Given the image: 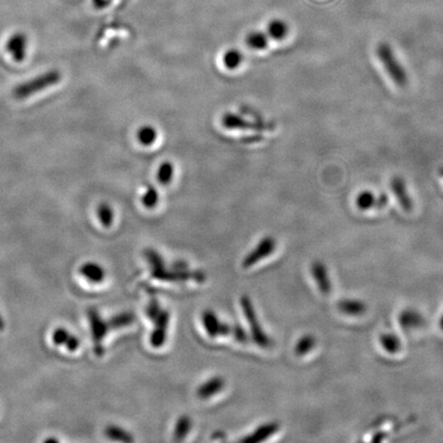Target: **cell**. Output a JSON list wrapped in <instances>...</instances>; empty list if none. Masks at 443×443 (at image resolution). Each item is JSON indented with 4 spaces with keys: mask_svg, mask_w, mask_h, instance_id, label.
Returning <instances> with one entry per match:
<instances>
[{
    "mask_svg": "<svg viewBox=\"0 0 443 443\" xmlns=\"http://www.w3.org/2000/svg\"><path fill=\"white\" fill-rule=\"evenodd\" d=\"M375 56L393 84L398 88H405L408 84L407 73L405 67L397 60L392 47L388 43L381 42L375 49Z\"/></svg>",
    "mask_w": 443,
    "mask_h": 443,
    "instance_id": "cell-1",
    "label": "cell"
},
{
    "mask_svg": "<svg viewBox=\"0 0 443 443\" xmlns=\"http://www.w3.org/2000/svg\"><path fill=\"white\" fill-rule=\"evenodd\" d=\"M241 308H242L243 314L247 318L251 329V336L254 342L261 348L267 349L272 346V340L269 338L268 334L264 332L263 327L258 322L257 313H256L255 307H254L253 302L247 297V295H242L240 299Z\"/></svg>",
    "mask_w": 443,
    "mask_h": 443,
    "instance_id": "cell-2",
    "label": "cell"
},
{
    "mask_svg": "<svg viewBox=\"0 0 443 443\" xmlns=\"http://www.w3.org/2000/svg\"><path fill=\"white\" fill-rule=\"evenodd\" d=\"M152 277L162 281L185 282L188 280H194L197 283H203L206 280V274L201 270H184L177 271L173 269L164 268L151 270Z\"/></svg>",
    "mask_w": 443,
    "mask_h": 443,
    "instance_id": "cell-3",
    "label": "cell"
},
{
    "mask_svg": "<svg viewBox=\"0 0 443 443\" xmlns=\"http://www.w3.org/2000/svg\"><path fill=\"white\" fill-rule=\"evenodd\" d=\"M275 247H277V241L272 236H266V238H263L258 243L257 247L253 251H249L243 258V268H251L254 265L258 264L263 258L269 257L275 251Z\"/></svg>",
    "mask_w": 443,
    "mask_h": 443,
    "instance_id": "cell-4",
    "label": "cell"
},
{
    "mask_svg": "<svg viewBox=\"0 0 443 443\" xmlns=\"http://www.w3.org/2000/svg\"><path fill=\"white\" fill-rule=\"evenodd\" d=\"M28 45L27 36L17 32L6 40V51L14 62L22 63L27 58Z\"/></svg>",
    "mask_w": 443,
    "mask_h": 443,
    "instance_id": "cell-5",
    "label": "cell"
},
{
    "mask_svg": "<svg viewBox=\"0 0 443 443\" xmlns=\"http://www.w3.org/2000/svg\"><path fill=\"white\" fill-rule=\"evenodd\" d=\"M169 318H171L169 312L162 309L160 315L154 319L153 322L155 327L150 336V344L153 348H162L166 344Z\"/></svg>",
    "mask_w": 443,
    "mask_h": 443,
    "instance_id": "cell-6",
    "label": "cell"
},
{
    "mask_svg": "<svg viewBox=\"0 0 443 443\" xmlns=\"http://www.w3.org/2000/svg\"><path fill=\"white\" fill-rule=\"evenodd\" d=\"M59 78H60V75L56 72L43 74L42 76H39L36 79L32 80L33 84H27L20 86L18 92H16V95H18V97H27V95L38 92V88H36V86H40L43 90L47 86L56 84Z\"/></svg>",
    "mask_w": 443,
    "mask_h": 443,
    "instance_id": "cell-7",
    "label": "cell"
},
{
    "mask_svg": "<svg viewBox=\"0 0 443 443\" xmlns=\"http://www.w3.org/2000/svg\"><path fill=\"white\" fill-rule=\"evenodd\" d=\"M390 188L393 194L396 197L401 208L405 212H412L414 208V203H412V197L408 194L407 187L405 180L399 177H394L390 182Z\"/></svg>",
    "mask_w": 443,
    "mask_h": 443,
    "instance_id": "cell-8",
    "label": "cell"
},
{
    "mask_svg": "<svg viewBox=\"0 0 443 443\" xmlns=\"http://www.w3.org/2000/svg\"><path fill=\"white\" fill-rule=\"evenodd\" d=\"M387 203L388 199L386 195H381V196L377 197L373 192H369V191H364V192L359 193L357 199H356V205L362 210L383 208Z\"/></svg>",
    "mask_w": 443,
    "mask_h": 443,
    "instance_id": "cell-9",
    "label": "cell"
},
{
    "mask_svg": "<svg viewBox=\"0 0 443 443\" xmlns=\"http://www.w3.org/2000/svg\"><path fill=\"white\" fill-rule=\"evenodd\" d=\"M278 429H279V426H278L277 423H267V424L261 425L253 433L241 440V442L247 443L265 442V440L270 438L271 436L274 435Z\"/></svg>",
    "mask_w": 443,
    "mask_h": 443,
    "instance_id": "cell-10",
    "label": "cell"
},
{
    "mask_svg": "<svg viewBox=\"0 0 443 443\" xmlns=\"http://www.w3.org/2000/svg\"><path fill=\"white\" fill-rule=\"evenodd\" d=\"M224 387H225V381H224L223 378H212V379L204 382L203 384L199 386V388L197 389V396L201 399L210 398V397L215 396V395L221 392Z\"/></svg>",
    "mask_w": 443,
    "mask_h": 443,
    "instance_id": "cell-11",
    "label": "cell"
},
{
    "mask_svg": "<svg viewBox=\"0 0 443 443\" xmlns=\"http://www.w3.org/2000/svg\"><path fill=\"white\" fill-rule=\"evenodd\" d=\"M311 271L315 281H316L317 286H318L319 290H320L322 294H329L332 290V286L325 265L321 262H315L314 264L312 265Z\"/></svg>",
    "mask_w": 443,
    "mask_h": 443,
    "instance_id": "cell-12",
    "label": "cell"
},
{
    "mask_svg": "<svg viewBox=\"0 0 443 443\" xmlns=\"http://www.w3.org/2000/svg\"><path fill=\"white\" fill-rule=\"evenodd\" d=\"M204 329L208 332L210 338H217L220 336L221 321L218 316L212 310H205L201 316Z\"/></svg>",
    "mask_w": 443,
    "mask_h": 443,
    "instance_id": "cell-13",
    "label": "cell"
},
{
    "mask_svg": "<svg viewBox=\"0 0 443 443\" xmlns=\"http://www.w3.org/2000/svg\"><path fill=\"white\" fill-rule=\"evenodd\" d=\"M288 32H290V28L288 24L281 19L271 20L267 25L266 33L274 40H282L288 36Z\"/></svg>",
    "mask_w": 443,
    "mask_h": 443,
    "instance_id": "cell-14",
    "label": "cell"
},
{
    "mask_svg": "<svg viewBox=\"0 0 443 443\" xmlns=\"http://www.w3.org/2000/svg\"><path fill=\"white\" fill-rule=\"evenodd\" d=\"M222 125L228 130H245L255 127L253 123L245 121L240 115L231 112L224 114L223 118H222Z\"/></svg>",
    "mask_w": 443,
    "mask_h": 443,
    "instance_id": "cell-15",
    "label": "cell"
},
{
    "mask_svg": "<svg viewBox=\"0 0 443 443\" xmlns=\"http://www.w3.org/2000/svg\"><path fill=\"white\" fill-rule=\"evenodd\" d=\"M268 34L263 31H251L245 37V43L253 51H264L269 45Z\"/></svg>",
    "mask_w": 443,
    "mask_h": 443,
    "instance_id": "cell-16",
    "label": "cell"
},
{
    "mask_svg": "<svg viewBox=\"0 0 443 443\" xmlns=\"http://www.w3.org/2000/svg\"><path fill=\"white\" fill-rule=\"evenodd\" d=\"M136 138L142 146H152L157 141L158 132L153 125H144L137 130Z\"/></svg>",
    "mask_w": 443,
    "mask_h": 443,
    "instance_id": "cell-17",
    "label": "cell"
},
{
    "mask_svg": "<svg viewBox=\"0 0 443 443\" xmlns=\"http://www.w3.org/2000/svg\"><path fill=\"white\" fill-rule=\"evenodd\" d=\"M243 62V54L240 49H229L224 53L223 64L228 70H236Z\"/></svg>",
    "mask_w": 443,
    "mask_h": 443,
    "instance_id": "cell-18",
    "label": "cell"
},
{
    "mask_svg": "<svg viewBox=\"0 0 443 443\" xmlns=\"http://www.w3.org/2000/svg\"><path fill=\"white\" fill-rule=\"evenodd\" d=\"M173 177H175V166L169 160H164L158 166L157 173H156L158 183L166 186L173 182Z\"/></svg>",
    "mask_w": 443,
    "mask_h": 443,
    "instance_id": "cell-19",
    "label": "cell"
},
{
    "mask_svg": "<svg viewBox=\"0 0 443 443\" xmlns=\"http://www.w3.org/2000/svg\"><path fill=\"white\" fill-rule=\"evenodd\" d=\"M191 428H192V420H191L190 417L186 416V414L180 417L177 423H176L173 440L175 442H183L187 435H188L189 432L191 431Z\"/></svg>",
    "mask_w": 443,
    "mask_h": 443,
    "instance_id": "cell-20",
    "label": "cell"
},
{
    "mask_svg": "<svg viewBox=\"0 0 443 443\" xmlns=\"http://www.w3.org/2000/svg\"><path fill=\"white\" fill-rule=\"evenodd\" d=\"M143 205L148 210H152L157 206L160 203V192L153 185H148L145 192L143 193L142 199H141Z\"/></svg>",
    "mask_w": 443,
    "mask_h": 443,
    "instance_id": "cell-21",
    "label": "cell"
},
{
    "mask_svg": "<svg viewBox=\"0 0 443 443\" xmlns=\"http://www.w3.org/2000/svg\"><path fill=\"white\" fill-rule=\"evenodd\" d=\"M316 341L311 334H305L302 336L299 341H297V345H295V352L297 356H304L311 351L314 348Z\"/></svg>",
    "mask_w": 443,
    "mask_h": 443,
    "instance_id": "cell-22",
    "label": "cell"
},
{
    "mask_svg": "<svg viewBox=\"0 0 443 443\" xmlns=\"http://www.w3.org/2000/svg\"><path fill=\"white\" fill-rule=\"evenodd\" d=\"M98 218L101 222L102 225L105 227H109L112 225L113 219H114V212L108 203H101L98 206L97 210Z\"/></svg>",
    "mask_w": 443,
    "mask_h": 443,
    "instance_id": "cell-23",
    "label": "cell"
},
{
    "mask_svg": "<svg viewBox=\"0 0 443 443\" xmlns=\"http://www.w3.org/2000/svg\"><path fill=\"white\" fill-rule=\"evenodd\" d=\"M145 257H146L148 263H149L151 270H156V269L164 268L166 267V263H164V258L160 255L158 251L155 249H146L145 251Z\"/></svg>",
    "mask_w": 443,
    "mask_h": 443,
    "instance_id": "cell-24",
    "label": "cell"
},
{
    "mask_svg": "<svg viewBox=\"0 0 443 443\" xmlns=\"http://www.w3.org/2000/svg\"><path fill=\"white\" fill-rule=\"evenodd\" d=\"M107 434L112 440H118V442H130L134 440L129 432L125 431V430L121 429V428L110 427L109 429H108Z\"/></svg>",
    "mask_w": 443,
    "mask_h": 443,
    "instance_id": "cell-25",
    "label": "cell"
},
{
    "mask_svg": "<svg viewBox=\"0 0 443 443\" xmlns=\"http://www.w3.org/2000/svg\"><path fill=\"white\" fill-rule=\"evenodd\" d=\"M84 271V274L91 277L90 280L93 282H101L104 279V277H105V272H104L103 269L98 266V265L91 264L90 266H86Z\"/></svg>",
    "mask_w": 443,
    "mask_h": 443,
    "instance_id": "cell-26",
    "label": "cell"
},
{
    "mask_svg": "<svg viewBox=\"0 0 443 443\" xmlns=\"http://www.w3.org/2000/svg\"><path fill=\"white\" fill-rule=\"evenodd\" d=\"M231 334H233L234 339L238 341V343H241V344H245V343L249 342V334H247V331L241 327L240 325L236 323L233 327H231Z\"/></svg>",
    "mask_w": 443,
    "mask_h": 443,
    "instance_id": "cell-27",
    "label": "cell"
},
{
    "mask_svg": "<svg viewBox=\"0 0 443 443\" xmlns=\"http://www.w3.org/2000/svg\"><path fill=\"white\" fill-rule=\"evenodd\" d=\"M162 308L160 307V302L156 299H152L151 301L148 304L146 314L147 316L151 319L152 321L156 318V317L160 315V312H162Z\"/></svg>",
    "mask_w": 443,
    "mask_h": 443,
    "instance_id": "cell-28",
    "label": "cell"
},
{
    "mask_svg": "<svg viewBox=\"0 0 443 443\" xmlns=\"http://www.w3.org/2000/svg\"><path fill=\"white\" fill-rule=\"evenodd\" d=\"M134 321V315L130 313H123L115 317L112 320L113 325L116 327L129 325Z\"/></svg>",
    "mask_w": 443,
    "mask_h": 443,
    "instance_id": "cell-29",
    "label": "cell"
},
{
    "mask_svg": "<svg viewBox=\"0 0 443 443\" xmlns=\"http://www.w3.org/2000/svg\"><path fill=\"white\" fill-rule=\"evenodd\" d=\"M171 269H173V270L177 271H184L188 270L189 266L186 262H184V261H176V262H173V264H171Z\"/></svg>",
    "mask_w": 443,
    "mask_h": 443,
    "instance_id": "cell-30",
    "label": "cell"
},
{
    "mask_svg": "<svg viewBox=\"0 0 443 443\" xmlns=\"http://www.w3.org/2000/svg\"><path fill=\"white\" fill-rule=\"evenodd\" d=\"M93 1L95 8H106V6H109L112 0H93Z\"/></svg>",
    "mask_w": 443,
    "mask_h": 443,
    "instance_id": "cell-31",
    "label": "cell"
},
{
    "mask_svg": "<svg viewBox=\"0 0 443 443\" xmlns=\"http://www.w3.org/2000/svg\"><path fill=\"white\" fill-rule=\"evenodd\" d=\"M440 173H442V176L443 177V169H442V171H440Z\"/></svg>",
    "mask_w": 443,
    "mask_h": 443,
    "instance_id": "cell-32",
    "label": "cell"
}]
</instances>
